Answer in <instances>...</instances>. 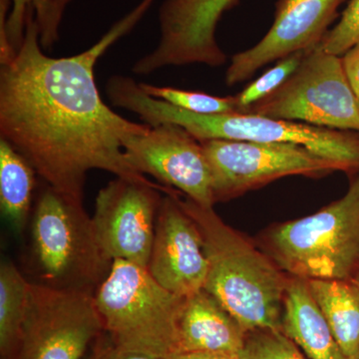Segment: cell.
<instances>
[{
	"instance_id": "1",
	"label": "cell",
	"mask_w": 359,
	"mask_h": 359,
	"mask_svg": "<svg viewBox=\"0 0 359 359\" xmlns=\"http://www.w3.org/2000/svg\"><path fill=\"white\" fill-rule=\"evenodd\" d=\"M155 0H142L82 53L54 58L42 51L34 9L13 58L0 68V138L11 144L46 185L84 204L87 173L152 183L125 157L123 144L150 126L125 119L104 102L94 75L98 59L140 22Z\"/></svg>"
},
{
	"instance_id": "2",
	"label": "cell",
	"mask_w": 359,
	"mask_h": 359,
	"mask_svg": "<svg viewBox=\"0 0 359 359\" xmlns=\"http://www.w3.org/2000/svg\"><path fill=\"white\" fill-rule=\"evenodd\" d=\"M108 98L113 106L131 111L151 127L178 125L201 142L223 139L297 144L351 178L359 173V132L321 128L249 113L197 114L149 96L127 76L111 82Z\"/></svg>"
},
{
	"instance_id": "3",
	"label": "cell",
	"mask_w": 359,
	"mask_h": 359,
	"mask_svg": "<svg viewBox=\"0 0 359 359\" xmlns=\"http://www.w3.org/2000/svg\"><path fill=\"white\" fill-rule=\"evenodd\" d=\"M182 196V195H181ZM180 204L199 226L209 262L204 289L248 332L282 330L283 299L290 276L243 233L219 218L214 209L192 200Z\"/></svg>"
},
{
	"instance_id": "4",
	"label": "cell",
	"mask_w": 359,
	"mask_h": 359,
	"mask_svg": "<svg viewBox=\"0 0 359 359\" xmlns=\"http://www.w3.org/2000/svg\"><path fill=\"white\" fill-rule=\"evenodd\" d=\"M113 262L99 242L84 204L72 202L45 184L32 214L30 282L94 295Z\"/></svg>"
},
{
	"instance_id": "5",
	"label": "cell",
	"mask_w": 359,
	"mask_h": 359,
	"mask_svg": "<svg viewBox=\"0 0 359 359\" xmlns=\"http://www.w3.org/2000/svg\"><path fill=\"white\" fill-rule=\"evenodd\" d=\"M264 252L287 276L351 280L359 273V173L344 197L264 233Z\"/></svg>"
},
{
	"instance_id": "6",
	"label": "cell",
	"mask_w": 359,
	"mask_h": 359,
	"mask_svg": "<svg viewBox=\"0 0 359 359\" xmlns=\"http://www.w3.org/2000/svg\"><path fill=\"white\" fill-rule=\"evenodd\" d=\"M94 297L104 332L115 346L163 358L179 353V320L185 297L163 287L147 269L114 259Z\"/></svg>"
},
{
	"instance_id": "7",
	"label": "cell",
	"mask_w": 359,
	"mask_h": 359,
	"mask_svg": "<svg viewBox=\"0 0 359 359\" xmlns=\"http://www.w3.org/2000/svg\"><path fill=\"white\" fill-rule=\"evenodd\" d=\"M243 113L359 132V101L342 58L318 45L306 51L301 65L280 88Z\"/></svg>"
},
{
	"instance_id": "8",
	"label": "cell",
	"mask_w": 359,
	"mask_h": 359,
	"mask_svg": "<svg viewBox=\"0 0 359 359\" xmlns=\"http://www.w3.org/2000/svg\"><path fill=\"white\" fill-rule=\"evenodd\" d=\"M103 332L93 294L30 282L27 311L13 359H82Z\"/></svg>"
},
{
	"instance_id": "9",
	"label": "cell",
	"mask_w": 359,
	"mask_h": 359,
	"mask_svg": "<svg viewBox=\"0 0 359 359\" xmlns=\"http://www.w3.org/2000/svg\"><path fill=\"white\" fill-rule=\"evenodd\" d=\"M201 143L211 171L215 204L283 177L318 178L337 171L334 164L297 144L223 139Z\"/></svg>"
},
{
	"instance_id": "10",
	"label": "cell",
	"mask_w": 359,
	"mask_h": 359,
	"mask_svg": "<svg viewBox=\"0 0 359 359\" xmlns=\"http://www.w3.org/2000/svg\"><path fill=\"white\" fill-rule=\"evenodd\" d=\"M160 192L180 193L153 182L120 177L99 191L92 219L99 242L111 259L147 269L163 199Z\"/></svg>"
},
{
	"instance_id": "11",
	"label": "cell",
	"mask_w": 359,
	"mask_h": 359,
	"mask_svg": "<svg viewBox=\"0 0 359 359\" xmlns=\"http://www.w3.org/2000/svg\"><path fill=\"white\" fill-rule=\"evenodd\" d=\"M125 157L139 173L179 191L201 207H214L212 176L202 143L183 127L163 124L130 136Z\"/></svg>"
},
{
	"instance_id": "12",
	"label": "cell",
	"mask_w": 359,
	"mask_h": 359,
	"mask_svg": "<svg viewBox=\"0 0 359 359\" xmlns=\"http://www.w3.org/2000/svg\"><path fill=\"white\" fill-rule=\"evenodd\" d=\"M344 0H278L275 20L264 39L235 54L226 73L229 86L249 79L273 61L309 51L323 41Z\"/></svg>"
},
{
	"instance_id": "13",
	"label": "cell",
	"mask_w": 359,
	"mask_h": 359,
	"mask_svg": "<svg viewBox=\"0 0 359 359\" xmlns=\"http://www.w3.org/2000/svg\"><path fill=\"white\" fill-rule=\"evenodd\" d=\"M181 195L163 197L147 269L172 294L188 297L204 289L209 262L199 226L180 204Z\"/></svg>"
},
{
	"instance_id": "14",
	"label": "cell",
	"mask_w": 359,
	"mask_h": 359,
	"mask_svg": "<svg viewBox=\"0 0 359 359\" xmlns=\"http://www.w3.org/2000/svg\"><path fill=\"white\" fill-rule=\"evenodd\" d=\"M237 4L238 0H165L160 8L156 58L166 66L224 65L226 56L215 32L224 13Z\"/></svg>"
},
{
	"instance_id": "15",
	"label": "cell",
	"mask_w": 359,
	"mask_h": 359,
	"mask_svg": "<svg viewBox=\"0 0 359 359\" xmlns=\"http://www.w3.org/2000/svg\"><path fill=\"white\" fill-rule=\"evenodd\" d=\"M249 332L205 289L185 297L180 314L179 353H241Z\"/></svg>"
},
{
	"instance_id": "16",
	"label": "cell",
	"mask_w": 359,
	"mask_h": 359,
	"mask_svg": "<svg viewBox=\"0 0 359 359\" xmlns=\"http://www.w3.org/2000/svg\"><path fill=\"white\" fill-rule=\"evenodd\" d=\"M282 332L309 359H349L304 278L290 276L283 299Z\"/></svg>"
},
{
	"instance_id": "17",
	"label": "cell",
	"mask_w": 359,
	"mask_h": 359,
	"mask_svg": "<svg viewBox=\"0 0 359 359\" xmlns=\"http://www.w3.org/2000/svg\"><path fill=\"white\" fill-rule=\"evenodd\" d=\"M309 290L349 359H359V285L351 280H309Z\"/></svg>"
},
{
	"instance_id": "18",
	"label": "cell",
	"mask_w": 359,
	"mask_h": 359,
	"mask_svg": "<svg viewBox=\"0 0 359 359\" xmlns=\"http://www.w3.org/2000/svg\"><path fill=\"white\" fill-rule=\"evenodd\" d=\"M34 168L9 142L0 138V205L15 233L25 231L32 216Z\"/></svg>"
},
{
	"instance_id": "19",
	"label": "cell",
	"mask_w": 359,
	"mask_h": 359,
	"mask_svg": "<svg viewBox=\"0 0 359 359\" xmlns=\"http://www.w3.org/2000/svg\"><path fill=\"white\" fill-rule=\"evenodd\" d=\"M30 280L13 263L0 264V355L13 359L20 344L29 297Z\"/></svg>"
},
{
	"instance_id": "20",
	"label": "cell",
	"mask_w": 359,
	"mask_h": 359,
	"mask_svg": "<svg viewBox=\"0 0 359 359\" xmlns=\"http://www.w3.org/2000/svg\"><path fill=\"white\" fill-rule=\"evenodd\" d=\"M71 1L72 0H11V11L6 25L2 23L0 27H4L13 50L18 52L25 39L26 15L30 7L34 9L42 48L46 50L53 48L59 39V28L66 7Z\"/></svg>"
},
{
	"instance_id": "21",
	"label": "cell",
	"mask_w": 359,
	"mask_h": 359,
	"mask_svg": "<svg viewBox=\"0 0 359 359\" xmlns=\"http://www.w3.org/2000/svg\"><path fill=\"white\" fill-rule=\"evenodd\" d=\"M149 96L171 104L175 107L197 114H229L238 113L235 96L218 97L204 92L185 91L173 87L139 83Z\"/></svg>"
},
{
	"instance_id": "22",
	"label": "cell",
	"mask_w": 359,
	"mask_h": 359,
	"mask_svg": "<svg viewBox=\"0 0 359 359\" xmlns=\"http://www.w3.org/2000/svg\"><path fill=\"white\" fill-rule=\"evenodd\" d=\"M306 51L297 52L287 57L278 61L273 68L264 72L262 76L248 85L242 92L235 95L238 113H243L252 104L271 95L301 65Z\"/></svg>"
},
{
	"instance_id": "23",
	"label": "cell",
	"mask_w": 359,
	"mask_h": 359,
	"mask_svg": "<svg viewBox=\"0 0 359 359\" xmlns=\"http://www.w3.org/2000/svg\"><path fill=\"white\" fill-rule=\"evenodd\" d=\"M243 359H308L282 330H259L248 334Z\"/></svg>"
},
{
	"instance_id": "24",
	"label": "cell",
	"mask_w": 359,
	"mask_h": 359,
	"mask_svg": "<svg viewBox=\"0 0 359 359\" xmlns=\"http://www.w3.org/2000/svg\"><path fill=\"white\" fill-rule=\"evenodd\" d=\"M359 44V0H351L341 18L332 30H328L318 46L327 53L344 56Z\"/></svg>"
},
{
	"instance_id": "25",
	"label": "cell",
	"mask_w": 359,
	"mask_h": 359,
	"mask_svg": "<svg viewBox=\"0 0 359 359\" xmlns=\"http://www.w3.org/2000/svg\"><path fill=\"white\" fill-rule=\"evenodd\" d=\"M100 339V337H99ZM97 339V346L89 359H169L151 355V354L137 353L119 348L111 342L109 346H104Z\"/></svg>"
},
{
	"instance_id": "26",
	"label": "cell",
	"mask_w": 359,
	"mask_h": 359,
	"mask_svg": "<svg viewBox=\"0 0 359 359\" xmlns=\"http://www.w3.org/2000/svg\"><path fill=\"white\" fill-rule=\"evenodd\" d=\"M341 58L347 79L359 98V44L349 49Z\"/></svg>"
},
{
	"instance_id": "27",
	"label": "cell",
	"mask_w": 359,
	"mask_h": 359,
	"mask_svg": "<svg viewBox=\"0 0 359 359\" xmlns=\"http://www.w3.org/2000/svg\"><path fill=\"white\" fill-rule=\"evenodd\" d=\"M169 359H243L241 353H207V351H194V353H180L174 354Z\"/></svg>"
},
{
	"instance_id": "28",
	"label": "cell",
	"mask_w": 359,
	"mask_h": 359,
	"mask_svg": "<svg viewBox=\"0 0 359 359\" xmlns=\"http://www.w3.org/2000/svg\"><path fill=\"white\" fill-rule=\"evenodd\" d=\"M354 280H356V282H358V285H359V273H358V276H356V278H354Z\"/></svg>"
},
{
	"instance_id": "29",
	"label": "cell",
	"mask_w": 359,
	"mask_h": 359,
	"mask_svg": "<svg viewBox=\"0 0 359 359\" xmlns=\"http://www.w3.org/2000/svg\"><path fill=\"white\" fill-rule=\"evenodd\" d=\"M358 101H359V98H358Z\"/></svg>"
}]
</instances>
